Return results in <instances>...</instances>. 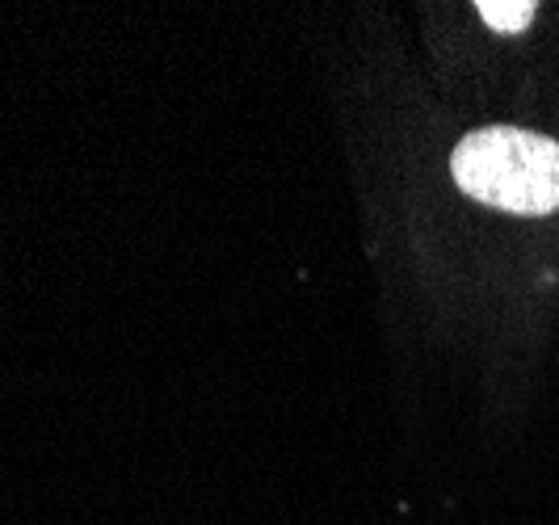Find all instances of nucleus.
<instances>
[{"instance_id":"nucleus-1","label":"nucleus","mask_w":559,"mask_h":525,"mask_svg":"<svg viewBox=\"0 0 559 525\" xmlns=\"http://www.w3.org/2000/svg\"><path fill=\"white\" fill-rule=\"evenodd\" d=\"M450 172L463 194L509 215L559 211V143L522 127H484L454 147Z\"/></svg>"},{"instance_id":"nucleus-2","label":"nucleus","mask_w":559,"mask_h":525,"mask_svg":"<svg viewBox=\"0 0 559 525\" xmlns=\"http://www.w3.org/2000/svg\"><path fill=\"white\" fill-rule=\"evenodd\" d=\"M476 9H479V17H484L488 26H492V29H509V34H513V29H526L534 22V13H538L531 0H518V4H497V0H479Z\"/></svg>"}]
</instances>
